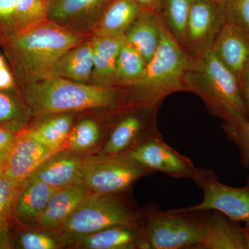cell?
I'll use <instances>...</instances> for the list:
<instances>
[{"label":"cell","mask_w":249,"mask_h":249,"mask_svg":"<svg viewBox=\"0 0 249 249\" xmlns=\"http://www.w3.org/2000/svg\"><path fill=\"white\" fill-rule=\"evenodd\" d=\"M86 40L85 34L47 20L1 36L0 45L22 86L50 76L59 59Z\"/></svg>","instance_id":"6da1fadb"},{"label":"cell","mask_w":249,"mask_h":249,"mask_svg":"<svg viewBox=\"0 0 249 249\" xmlns=\"http://www.w3.org/2000/svg\"><path fill=\"white\" fill-rule=\"evenodd\" d=\"M160 46L147 63L142 78L124 88L137 107H160L172 93L186 91L183 79L188 71L201 67V59L193 58L172 35L160 18Z\"/></svg>","instance_id":"7a4b0ae2"},{"label":"cell","mask_w":249,"mask_h":249,"mask_svg":"<svg viewBox=\"0 0 249 249\" xmlns=\"http://www.w3.org/2000/svg\"><path fill=\"white\" fill-rule=\"evenodd\" d=\"M22 96L33 115L38 118L68 111L116 108L122 103L116 86H99L50 76L22 85Z\"/></svg>","instance_id":"3957f363"},{"label":"cell","mask_w":249,"mask_h":249,"mask_svg":"<svg viewBox=\"0 0 249 249\" xmlns=\"http://www.w3.org/2000/svg\"><path fill=\"white\" fill-rule=\"evenodd\" d=\"M201 67L186 73V91L204 101L213 115L224 121V129L240 127L249 121L240 83L212 52L201 58Z\"/></svg>","instance_id":"277c9868"},{"label":"cell","mask_w":249,"mask_h":249,"mask_svg":"<svg viewBox=\"0 0 249 249\" xmlns=\"http://www.w3.org/2000/svg\"><path fill=\"white\" fill-rule=\"evenodd\" d=\"M138 228V248L178 249L200 243L204 232L205 214L173 213L157 207L147 208Z\"/></svg>","instance_id":"5b68a950"},{"label":"cell","mask_w":249,"mask_h":249,"mask_svg":"<svg viewBox=\"0 0 249 249\" xmlns=\"http://www.w3.org/2000/svg\"><path fill=\"white\" fill-rule=\"evenodd\" d=\"M116 195H91L58 229L65 237L76 239L114 226L137 229L139 214Z\"/></svg>","instance_id":"8992f818"},{"label":"cell","mask_w":249,"mask_h":249,"mask_svg":"<svg viewBox=\"0 0 249 249\" xmlns=\"http://www.w3.org/2000/svg\"><path fill=\"white\" fill-rule=\"evenodd\" d=\"M152 173L127 155H106L85 160L82 183L96 194H119Z\"/></svg>","instance_id":"52a82bcc"},{"label":"cell","mask_w":249,"mask_h":249,"mask_svg":"<svg viewBox=\"0 0 249 249\" xmlns=\"http://www.w3.org/2000/svg\"><path fill=\"white\" fill-rule=\"evenodd\" d=\"M195 181L203 191L200 204L188 208L170 210L173 213L215 211L234 222H249V186L235 188L219 182L210 170L196 168Z\"/></svg>","instance_id":"ba28073f"},{"label":"cell","mask_w":249,"mask_h":249,"mask_svg":"<svg viewBox=\"0 0 249 249\" xmlns=\"http://www.w3.org/2000/svg\"><path fill=\"white\" fill-rule=\"evenodd\" d=\"M224 24L217 0H196L188 17L183 48L193 58H204L212 50Z\"/></svg>","instance_id":"9c48e42d"},{"label":"cell","mask_w":249,"mask_h":249,"mask_svg":"<svg viewBox=\"0 0 249 249\" xmlns=\"http://www.w3.org/2000/svg\"><path fill=\"white\" fill-rule=\"evenodd\" d=\"M125 155L154 173L161 172L175 178H192L196 170L191 160L169 146L161 135L147 139Z\"/></svg>","instance_id":"30bf717a"},{"label":"cell","mask_w":249,"mask_h":249,"mask_svg":"<svg viewBox=\"0 0 249 249\" xmlns=\"http://www.w3.org/2000/svg\"><path fill=\"white\" fill-rule=\"evenodd\" d=\"M159 108H147L142 116L129 114L117 123L105 145L106 155H125L147 139L161 135L157 126Z\"/></svg>","instance_id":"8fae6325"},{"label":"cell","mask_w":249,"mask_h":249,"mask_svg":"<svg viewBox=\"0 0 249 249\" xmlns=\"http://www.w3.org/2000/svg\"><path fill=\"white\" fill-rule=\"evenodd\" d=\"M55 152L32 138L24 129L19 131L1 173L22 186Z\"/></svg>","instance_id":"7c38bea8"},{"label":"cell","mask_w":249,"mask_h":249,"mask_svg":"<svg viewBox=\"0 0 249 249\" xmlns=\"http://www.w3.org/2000/svg\"><path fill=\"white\" fill-rule=\"evenodd\" d=\"M111 0H49L47 19L77 31L86 26L92 30Z\"/></svg>","instance_id":"4fadbf2b"},{"label":"cell","mask_w":249,"mask_h":249,"mask_svg":"<svg viewBox=\"0 0 249 249\" xmlns=\"http://www.w3.org/2000/svg\"><path fill=\"white\" fill-rule=\"evenodd\" d=\"M211 52L240 81L249 60V35L240 28L225 23Z\"/></svg>","instance_id":"5bb4252c"},{"label":"cell","mask_w":249,"mask_h":249,"mask_svg":"<svg viewBox=\"0 0 249 249\" xmlns=\"http://www.w3.org/2000/svg\"><path fill=\"white\" fill-rule=\"evenodd\" d=\"M91 40L93 47V71L89 84L116 86V62L125 41L124 36H93Z\"/></svg>","instance_id":"9a60e30c"},{"label":"cell","mask_w":249,"mask_h":249,"mask_svg":"<svg viewBox=\"0 0 249 249\" xmlns=\"http://www.w3.org/2000/svg\"><path fill=\"white\" fill-rule=\"evenodd\" d=\"M93 194L83 183L59 188L52 196L37 223L43 227L58 229L78 206Z\"/></svg>","instance_id":"2e32d148"},{"label":"cell","mask_w":249,"mask_h":249,"mask_svg":"<svg viewBox=\"0 0 249 249\" xmlns=\"http://www.w3.org/2000/svg\"><path fill=\"white\" fill-rule=\"evenodd\" d=\"M221 213L205 215L204 232L196 248L205 249H247L242 229Z\"/></svg>","instance_id":"e0dca14e"},{"label":"cell","mask_w":249,"mask_h":249,"mask_svg":"<svg viewBox=\"0 0 249 249\" xmlns=\"http://www.w3.org/2000/svg\"><path fill=\"white\" fill-rule=\"evenodd\" d=\"M58 189L37 178H29L18 193L14 216L23 224L37 222L52 196Z\"/></svg>","instance_id":"ac0fdd59"},{"label":"cell","mask_w":249,"mask_h":249,"mask_svg":"<svg viewBox=\"0 0 249 249\" xmlns=\"http://www.w3.org/2000/svg\"><path fill=\"white\" fill-rule=\"evenodd\" d=\"M85 160L76 156L53 155L30 178H37L56 188L82 183Z\"/></svg>","instance_id":"d6986e66"},{"label":"cell","mask_w":249,"mask_h":249,"mask_svg":"<svg viewBox=\"0 0 249 249\" xmlns=\"http://www.w3.org/2000/svg\"><path fill=\"white\" fill-rule=\"evenodd\" d=\"M160 16L152 11H144L124 33L126 42L132 45L148 62L159 48L160 38Z\"/></svg>","instance_id":"ffe728a7"},{"label":"cell","mask_w":249,"mask_h":249,"mask_svg":"<svg viewBox=\"0 0 249 249\" xmlns=\"http://www.w3.org/2000/svg\"><path fill=\"white\" fill-rule=\"evenodd\" d=\"M142 12L143 10L133 0H111L95 24L93 36L124 35Z\"/></svg>","instance_id":"44dd1931"},{"label":"cell","mask_w":249,"mask_h":249,"mask_svg":"<svg viewBox=\"0 0 249 249\" xmlns=\"http://www.w3.org/2000/svg\"><path fill=\"white\" fill-rule=\"evenodd\" d=\"M93 71L91 40H86L64 54L54 65L51 76L88 83Z\"/></svg>","instance_id":"7402d4cb"},{"label":"cell","mask_w":249,"mask_h":249,"mask_svg":"<svg viewBox=\"0 0 249 249\" xmlns=\"http://www.w3.org/2000/svg\"><path fill=\"white\" fill-rule=\"evenodd\" d=\"M38 124L24 129L30 137L58 153L65 145L73 125V117L70 114H56L45 116Z\"/></svg>","instance_id":"603a6c76"},{"label":"cell","mask_w":249,"mask_h":249,"mask_svg":"<svg viewBox=\"0 0 249 249\" xmlns=\"http://www.w3.org/2000/svg\"><path fill=\"white\" fill-rule=\"evenodd\" d=\"M83 245L91 249H124L138 247L137 229L114 226L85 236Z\"/></svg>","instance_id":"cb8c5ba5"},{"label":"cell","mask_w":249,"mask_h":249,"mask_svg":"<svg viewBox=\"0 0 249 249\" xmlns=\"http://www.w3.org/2000/svg\"><path fill=\"white\" fill-rule=\"evenodd\" d=\"M147 62L142 55L124 41L118 55L116 67V86L127 88L142 78Z\"/></svg>","instance_id":"d4e9b609"},{"label":"cell","mask_w":249,"mask_h":249,"mask_svg":"<svg viewBox=\"0 0 249 249\" xmlns=\"http://www.w3.org/2000/svg\"><path fill=\"white\" fill-rule=\"evenodd\" d=\"M196 0H162L160 15L172 35L181 46L192 6Z\"/></svg>","instance_id":"484cf974"},{"label":"cell","mask_w":249,"mask_h":249,"mask_svg":"<svg viewBox=\"0 0 249 249\" xmlns=\"http://www.w3.org/2000/svg\"><path fill=\"white\" fill-rule=\"evenodd\" d=\"M20 188L0 173V248H8L10 246V224Z\"/></svg>","instance_id":"4316f807"},{"label":"cell","mask_w":249,"mask_h":249,"mask_svg":"<svg viewBox=\"0 0 249 249\" xmlns=\"http://www.w3.org/2000/svg\"><path fill=\"white\" fill-rule=\"evenodd\" d=\"M10 91L0 89V124L19 132L24 129L31 111Z\"/></svg>","instance_id":"83f0119b"},{"label":"cell","mask_w":249,"mask_h":249,"mask_svg":"<svg viewBox=\"0 0 249 249\" xmlns=\"http://www.w3.org/2000/svg\"><path fill=\"white\" fill-rule=\"evenodd\" d=\"M48 4L49 0H18L13 32L48 20Z\"/></svg>","instance_id":"f1b7e54d"},{"label":"cell","mask_w":249,"mask_h":249,"mask_svg":"<svg viewBox=\"0 0 249 249\" xmlns=\"http://www.w3.org/2000/svg\"><path fill=\"white\" fill-rule=\"evenodd\" d=\"M100 137L98 124L91 120L81 121L71 129L69 135V147L75 151H83L93 147Z\"/></svg>","instance_id":"f546056e"},{"label":"cell","mask_w":249,"mask_h":249,"mask_svg":"<svg viewBox=\"0 0 249 249\" xmlns=\"http://www.w3.org/2000/svg\"><path fill=\"white\" fill-rule=\"evenodd\" d=\"M224 22L249 35V0H217Z\"/></svg>","instance_id":"4dcf8cb0"},{"label":"cell","mask_w":249,"mask_h":249,"mask_svg":"<svg viewBox=\"0 0 249 249\" xmlns=\"http://www.w3.org/2000/svg\"><path fill=\"white\" fill-rule=\"evenodd\" d=\"M19 245L24 249H55L57 244L50 236L38 232H24L18 236Z\"/></svg>","instance_id":"1f68e13d"},{"label":"cell","mask_w":249,"mask_h":249,"mask_svg":"<svg viewBox=\"0 0 249 249\" xmlns=\"http://www.w3.org/2000/svg\"><path fill=\"white\" fill-rule=\"evenodd\" d=\"M18 0H0V37L14 31Z\"/></svg>","instance_id":"d6a6232c"},{"label":"cell","mask_w":249,"mask_h":249,"mask_svg":"<svg viewBox=\"0 0 249 249\" xmlns=\"http://www.w3.org/2000/svg\"><path fill=\"white\" fill-rule=\"evenodd\" d=\"M225 131L228 137L240 146L245 163L249 166V121L240 127Z\"/></svg>","instance_id":"836d02e7"},{"label":"cell","mask_w":249,"mask_h":249,"mask_svg":"<svg viewBox=\"0 0 249 249\" xmlns=\"http://www.w3.org/2000/svg\"><path fill=\"white\" fill-rule=\"evenodd\" d=\"M18 132L0 124V173L3 169Z\"/></svg>","instance_id":"e575fe53"},{"label":"cell","mask_w":249,"mask_h":249,"mask_svg":"<svg viewBox=\"0 0 249 249\" xmlns=\"http://www.w3.org/2000/svg\"><path fill=\"white\" fill-rule=\"evenodd\" d=\"M239 83L249 121V60L244 70Z\"/></svg>","instance_id":"d590c367"},{"label":"cell","mask_w":249,"mask_h":249,"mask_svg":"<svg viewBox=\"0 0 249 249\" xmlns=\"http://www.w3.org/2000/svg\"><path fill=\"white\" fill-rule=\"evenodd\" d=\"M16 85V79L13 72L9 67L5 66L0 68V89L11 90Z\"/></svg>","instance_id":"8d00e7d4"},{"label":"cell","mask_w":249,"mask_h":249,"mask_svg":"<svg viewBox=\"0 0 249 249\" xmlns=\"http://www.w3.org/2000/svg\"><path fill=\"white\" fill-rule=\"evenodd\" d=\"M144 11L160 14L162 0H133Z\"/></svg>","instance_id":"74e56055"},{"label":"cell","mask_w":249,"mask_h":249,"mask_svg":"<svg viewBox=\"0 0 249 249\" xmlns=\"http://www.w3.org/2000/svg\"><path fill=\"white\" fill-rule=\"evenodd\" d=\"M245 227H241V229H242V233L245 237L247 249H249V222L245 223Z\"/></svg>","instance_id":"f35d334b"},{"label":"cell","mask_w":249,"mask_h":249,"mask_svg":"<svg viewBox=\"0 0 249 249\" xmlns=\"http://www.w3.org/2000/svg\"><path fill=\"white\" fill-rule=\"evenodd\" d=\"M5 66H6V64L5 62L4 58L2 55H0V68H2Z\"/></svg>","instance_id":"ab89813d"}]
</instances>
